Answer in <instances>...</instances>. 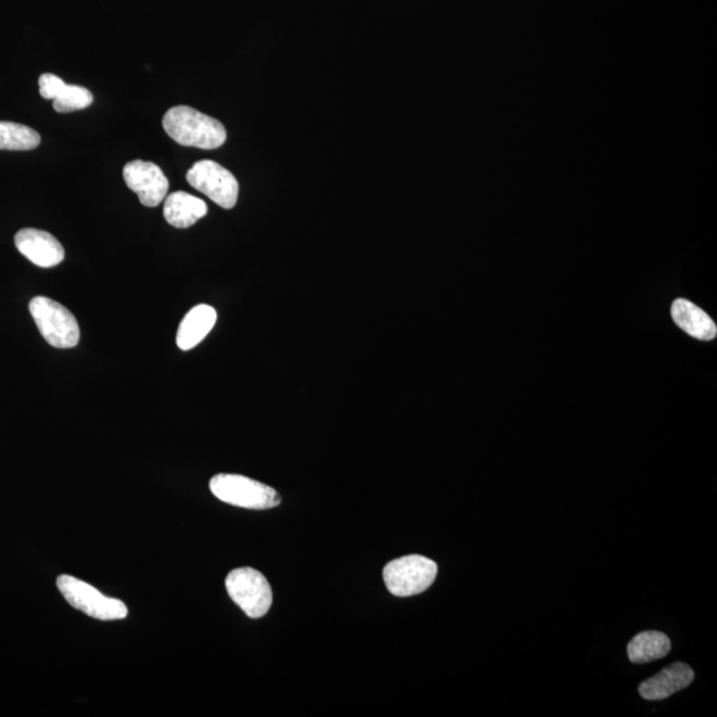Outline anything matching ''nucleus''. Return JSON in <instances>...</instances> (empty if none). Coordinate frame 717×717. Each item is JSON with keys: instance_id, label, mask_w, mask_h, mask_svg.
Here are the masks:
<instances>
[{"instance_id": "1", "label": "nucleus", "mask_w": 717, "mask_h": 717, "mask_svg": "<svg viewBox=\"0 0 717 717\" xmlns=\"http://www.w3.org/2000/svg\"><path fill=\"white\" fill-rule=\"evenodd\" d=\"M163 127L169 138L183 146L217 150L227 141V129L221 123L187 105L170 108L163 118Z\"/></svg>"}, {"instance_id": "2", "label": "nucleus", "mask_w": 717, "mask_h": 717, "mask_svg": "<svg viewBox=\"0 0 717 717\" xmlns=\"http://www.w3.org/2000/svg\"><path fill=\"white\" fill-rule=\"evenodd\" d=\"M29 312L41 336L55 348H73L80 341V328L74 313L46 296L29 302Z\"/></svg>"}, {"instance_id": "3", "label": "nucleus", "mask_w": 717, "mask_h": 717, "mask_svg": "<svg viewBox=\"0 0 717 717\" xmlns=\"http://www.w3.org/2000/svg\"><path fill=\"white\" fill-rule=\"evenodd\" d=\"M437 571L435 561L412 554L390 561L384 567L383 578L390 594L406 598L428 590L435 582Z\"/></svg>"}, {"instance_id": "4", "label": "nucleus", "mask_w": 717, "mask_h": 717, "mask_svg": "<svg viewBox=\"0 0 717 717\" xmlns=\"http://www.w3.org/2000/svg\"><path fill=\"white\" fill-rule=\"evenodd\" d=\"M210 490L218 500L239 508L264 511L281 503L274 489L240 474H217L210 479Z\"/></svg>"}, {"instance_id": "5", "label": "nucleus", "mask_w": 717, "mask_h": 717, "mask_svg": "<svg viewBox=\"0 0 717 717\" xmlns=\"http://www.w3.org/2000/svg\"><path fill=\"white\" fill-rule=\"evenodd\" d=\"M57 589L61 590L65 601L79 612L99 620L126 619L128 609L126 603L102 594L93 586L82 580L61 576L57 578Z\"/></svg>"}, {"instance_id": "6", "label": "nucleus", "mask_w": 717, "mask_h": 717, "mask_svg": "<svg viewBox=\"0 0 717 717\" xmlns=\"http://www.w3.org/2000/svg\"><path fill=\"white\" fill-rule=\"evenodd\" d=\"M227 590L248 618H263L269 613L272 603L270 584L256 568L242 567L231 572L227 578Z\"/></svg>"}, {"instance_id": "7", "label": "nucleus", "mask_w": 717, "mask_h": 717, "mask_svg": "<svg viewBox=\"0 0 717 717\" xmlns=\"http://www.w3.org/2000/svg\"><path fill=\"white\" fill-rule=\"evenodd\" d=\"M187 180L223 209H233L239 200V181L231 171L210 159L195 163L188 171Z\"/></svg>"}, {"instance_id": "8", "label": "nucleus", "mask_w": 717, "mask_h": 717, "mask_svg": "<svg viewBox=\"0 0 717 717\" xmlns=\"http://www.w3.org/2000/svg\"><path fill=\"white\" fill-rule=\"evenodd\" d=\"M123 175L130 191L139 194L142 205L156 207L167 197L169 181L158 165L136 159L126 165Z\"/></svg>"}, {"instance_id": "9", "label": "nucleus", "mask_w": 717, "mask_h": 717, "mask_svg": "<svg viewBox=\"0 0 717 717\" xmlns=\"http://www.w3.org/2000/svg\"><path fill=\"white\" fill-rule=\"evenodd\" d=\"M17 251L39 268H55L63 263L65 253L61 242L47 231L22 229L15 235Z\"/></svg>"}, {"instance_id": "10", "label": "nucleus", "mask_w": 717, "mask_h": 717, "mask_svg": "<svg viewBox=\"0 0 717 717\" xmlns=\"http://www.w3.org/2000/svg\"><path fill=\"white\" fill-rule=\"evenodd\" d=\"M693 679H695V674L689 665L681 662L674 663L655 677L644 680L639 686V693L645 701H663V699L684 690Z\"/></svg>"}, {"instance_id": "11", "label": "nucleus", "mask_w": 717, "mask_h": 717, "mask_svg": "<svg viewBox=\"0 0 717 717\" xmlns=\"http://www.w3.org/2000/svg\"><path fill=\"white\" fill-rule=\"evenodd\" d=\"M217 322L215 308L207 305H199L192 308L183 318L177 333V346L182 351H189L203 342L210 333Z\"/></svg>"}, {"instance_id": "12", "label": "nucleus", "mask_w": 717, "mask_h": 717, "mask_svg": "<svg viewBox=\"0 0 717 717\" xmlns=\"http://www.w3.org/2000/svg\"><path fill=\"white\" fill-rule=\"evenodd\" d=\"M674 322L687 334L699 341H713L717 335V328L713 318L701 307L687 299L674 302L671 308Z\"/></svg>"}, {"instance_id": "13", "label": "nucleus", "mask_w": 717, "mask_h": 717, "mask_svg": "<svg viewBox=\"0 0 717 717\" xmlns=\"http://www.w3.org/2000/svg\"><path fill=\"white\" fill-rule=\"evenodd\" d=\"M207 215L205 201L185 192H176L165 199L164 217L171 227L187 229Z\"/></svg>"}, {"instance_id": "14", "label": "nucleus", "mask_w": 717, "mask_h": 717, "mask_svg": "<svg viewBox=\"0 0 717 717\" xmlns=\"http://www.w3.org/2000/svg\"><path fill=\"white\" fill-rule=\"evenodd\" d=\"M671 651V641L661 631H644L633 637L627 645V654L632 663H643L662 660Z\"/></svg>"}, {"instance_id": "15", "label": "nucleus", "mask_w": 717, "mask_h": 717, "mask_svg": "<svg viewBox=\"0 0 717 717\" xmlns=\"http://www.w3.org/2000/svg\"><path fill=\"white\" fill-rule=\"evenodd\" d=\"M39 145L37 130L17 123L0 121V151H31Z\"/></svg>"}, {"instance_id": "16", "label": "nucleus", "mask_w": 717, "mask_h": 717, "mask_svg": "<svg viewBox=\"0 0 717 717\" xmlns=\"http://www.w3.org/2000/svg\"><path fill=\"white\" fill-rule=\"evenodd\" d=\"M93 103L91 91L80 86L65 85L57 98L53 100V110L59 114L86 110Z\"/></svg>"}, {"instance_id": "17", "label": "nucleus", "mask_w": 717, "mask_h": 717, "mask_svg": "<svg viewBox=\"0 0 717 717\" xmlns=\"http://www.w3.org/2000/svg\"><path fill=\"white\" fill-rule=\"evenodd\" d=\"M64 86L65 82L61 77L53 74H43L39 79L40 97L46 100H55Z\"/></svg>"}]
</instances>
